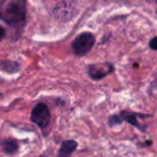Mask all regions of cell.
<instances>
[{"label": "cell", "instance_id": "6", "mask_svg": "<svg viewBox=\"0 0 157 157\" xmlns=\"http://www.w3.org/2000/svg\"><path fill=\"white\" fill-rule=\"evenodd\" d=\"M78 148V142L74 140H65L61 142L58 151V157H71Z\"/></svg>", "mask_w": 157, "mask_h": 157}, {"label": "cell", "instance_id": "4", "mask_svg": "<svg viewBox=\"0 0 157 157\" xmlns=\"http://www.w3.org/2000/svg\"><path fill=\"white\" fill-rule=\"evenodd\" d=\"M30 121L42 131H45L51 123V112L48 105L43 102L37 103L31 111Z\"/></svg>", "mask_w": 157, "mask_h": 157}, {"label": "cell", "instance_id": "2", "mask_svg": "<svg viewBox=\"0 0 157 157\" xmlns=\"http://www.w3.org/2000/svg\"><path fill=\"white\" fill-rule=\"evenodd\" d=\"M151 115L147 114H142V113H136L132 111H128V110H123L118 114H113L109 117L108 120V124L110 127H114L121 125L122 123H128V124L132 125L133 127H136L137 129H139L142 132L146 131V126L142 125L139 122L140 118H147Z\"/></svg>", "mask_w": 157, "mask_h": 157}, {"label": "cell", "instance_id": "3", "mask_svg": "<svg viewBox=\"0 0 157 157\" xmlns=\"http://www.w3.org/2000/svg\"><path fill=\"white\" fill-rule=\"evenodd\" d=\"M96 38L90 31L80 33L72 42V51L76 56H84L94 48Z\"/></svg>", "mask_w": 157, "mask_h": 157}, {"label": "cell", "instance_id": "8", "mask_svg": "<svg viewBox=\"0 0 157 157\" xmlns=\"http://www.w3.org/2000/svg\"><path fill=\"white\" fill-rule=\"evenodd\" d=\"M0 69L5 71L6 73L13 74L20 70V63L14 60H9V59H3L0 61Z\"/></svg>", "mask_w": 157, "mask_h": 157}, {"label": "cell", "instance_id": "9", "mask_svg": "<svg viewBox=\"0 0 157 157\" xmlns=\"http://www.w3.org/2000/svg\"><path fill=\"white\" fill-rule=\"evenodd\" d=\"M148 45H150V48H152V50H154V51H157V36L151 39Z\"/></svg>", "mask_w": 157, "mask_h": 157}, {"label": "cell", "instance_id": "5", "mask_svg": "<svg viewBox=\"0 0 157 157\" xmlns=\"http://www.w3.org/2000/svg\"><path fill=\"white\" fill-rule=\"evenodd\" d=\"M114 71V66L110 63H98L87 66V74L94 81H100Z\"/></svg>", "mask_w": 157, "mask_h": 157}, {"label": "cell", "instance_id": "1", "mask_svg": "<svg viewBox=\"0 0 157 157\" xmlns=\"http://www.w3.org/2000/svg\"><path fill=\"white\" fill-rule=\"evenodd\" d=\"M0 18L9 26L22 31L26 23L25 0H5L0 6Z\"/></svg>", "mask_w": 157, "mask_h": 157}, {"label": "cell", "instance_id": "12", "mask_svg": "<svg viewBox=\"0 0 157 157\" xmlns=\"http://www.w3.org/2000/svg\"><path fill=\"white\" fill-rule=\"evenodd\" d=\"M154 1H155V2H157V0H154Z\"/></svg>", "mask_w": 157, "mask_h": 157}, {"label": "cell", "instance_id": "7", "mask_svg": "<svg viewBox=\"0 0 157 157\" xmlns=\"http://www.w3.org/2000/svg\"><path fill=\"white\" fill-rule=\"evenodd\" d=\"M1 148H2L5 154L13 156L18 152L20 144H18L17 140L13 139V138H9V139H6L1 142Z\"/></svg>", "mask_w": 157, "mask_h": 157}, {"label": "cell", "instance_id": "10", "mask_svg": "<svg viewBox=\"0 0 157 157\" xmlns=\"http://www.w3.org/2000/svg\"><path fill=\"white\" fill-rule=\"evenodd\" d=\"M5 36H6V29L0 25V41L5 38Z\"/></svg>", "mask_w": 157, "mask_h": 157}, {"label": "cell", "instance_id": "11", "mask_svg": "<svg viewBox=\"0 0 157 157\" xmlns=\"http://www.w3.org/2000/svg\"><path fill=\"white\" fill-rule=\"evenodd\" d=\"M39 157H46V155H41V156H39Z\"/></svg>", "mask_w": 157, "mask_h": 157}]
</instances>
